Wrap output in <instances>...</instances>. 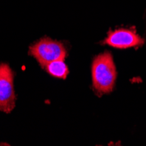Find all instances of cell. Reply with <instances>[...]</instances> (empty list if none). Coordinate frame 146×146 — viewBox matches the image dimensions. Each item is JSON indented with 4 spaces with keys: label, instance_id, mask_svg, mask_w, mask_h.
Here are the masks:
<instances>
[{
    "label": "cell",
    "instance_id": "cell-1",
    "mask_svg": "<svg viewBox=\"0 0 146 146\" xmlns=\"http://www.w3.org/2000/svg\"><path fill=\"white\" fill-rule=\"evenodd\" d=\"M116 79L115 66L109 52L97 55L92 64L93 87L99 96L109 94L113 88Z\"/></svg>",
    "mask_w": 146,
    "mask_h": 146
},
{
    "label": "cell",
    "instance_id": "cell-2",
    "mask_svg": "<svg viewBox=\"0 0 146 146\" xmlns=\"http://www.w3.org/2000/svg\"><path fill=\"white\" fill-rule=\"evenodd\" d=\"M29 54L33 56L43 68L52 61L64 60L67 50L62 43L49 38H43L30 46Z\"/></svg>",
    "mask_w": 146,
    "mask_h": 146
},
{
    "label": "cell",
    "instance_id": "cell-3",
    "mask_svg": "<svg viewBox=\"0 0 146 146\" xmlns=\"http://www.w3.org/2000/svg\"><path fill=\"white\" fill-rule=\"evenodd\" d=\"M13 72L7 64H0V111L10 113L15 108Z\"/></svg>",
    "mask_w": 146,
    "mask_h": 146
},
{
    "label": "cell",
    "instance_id": "cell-4",
    "mask_svg": "<svg viewBox=\"0 0 146 146\" xmlns=\"http://www.w3.org/2000/svg\"><path fill=\"white\" fill-rule=\"evenodd\" d=\"M143 43L144 40L135 31L124 28L110 32L104 40V44L120 49L141 46Z\"/></svg>",
    "mask_w": 146,
    "mask_h": 146
},
{
    "label": "cell",
    "instance_id": "cell-5",
    "mask_svg": "<svg viewBox=\"0 0 146 146\" xmlns=\"http://www.w3.org/2000/svg\"><path fill=\"white\" fill-rule=\"evenodd\" d=\"M46 71L52 76L60 79H66L68 74V66L65 64L64 60L52 61L46 66Z\"/></svg>",
    "mask_w": 146,
    "mask_h": 146
}]
</instances>
